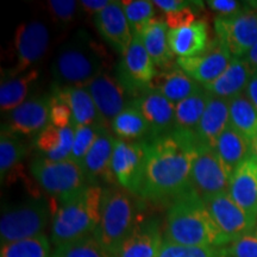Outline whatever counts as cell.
I'll return each mask as SVG.
<instances>
[{
    "label": "cell",
    "instance_id": "obj_1",
    "mask_svg": "<svg viewBox=\"0 0 257 257\" xmlns=\"http://www.w3.org/2000/svg\"><path fill=\"white\" fill-rule=\"evenodd\" d=\"M198 147L195 133L179 130L148 143L136 197L157 204H170L188 191Z\"/></svg>",
    "mask_w": 257,
    "mask_h": 257
},
{
    "label": "cell",
    "instance_id": "obj_2",
    "mask_svg": "<svg viewBox=\"0 0 257 257\" xmlns=\"http://www.w3.org/2000/svg\"><path fill=\"white\" fill-rule=\"evenodd\" d=\"M163 238L189 246H225L231 243L218 229L202 199L192 188L169 204Z\"/></svg>",
    "mask_w": 257,
    "mask_h": 257
},
{
    "label": "cell",
    "instance_id": "obj_3",
    "mask_svg": "<svg viewBox=\"0 0 257 257\" xmlns=\"http://www.w3.org/2000/svg\"><path fill=\"white\" fill-rule=\"evenodd\" d=\"M110 55L87 31L79 30L57 51L51 66L54 87L82 86L106 72Z\"/></svg>",
    "mask_w": 257,
    "mask_h": 257
},
{
    "label": "cell",
    "instance_id": "obj_4",
    "mask_svg": "<svg viewBox=\"0 0 257 257\" xmlns=\"http://www.w3.org/2000/svg\"><path fill=\"white\" fill-rule=\"evenodd\" d=\"M104 188L87 185L68 200L60 202L51 219V243L55 246L94 234L100 220Z\"/></svg>",
    "mask_w": 257,
    "mask_h": 257
},
{
    "label": "cell",
    "instance_id": "obj_5",
    "mask_svg": "<svg viewBox=\"0 0 257 257\" xmlns=\"http://www.w3.org/2000/svg\"><path fill=\"white\" fill-rule=\"evenodd\" d=\"M138 197L118 186L104 188L101 199L100 220L94 236L106 251L115 257L136 226L140 216Z\"/></svg>",
    "mask_w": 257,
    "mask_h": 257
},
{
    "label": "cell",
    "instance_id": "obj_6",
    "mask_svg": "<svg viewBox=\"0 0 257 257\" xmlns=\"http://www.w3.org/2000/svg\"><path fill=\"white\" fill-rule=\"evenodd\" d=\"M50 214L47 199L38 195L8 206L0 220L2 246L43 234L49 224Z\"/></svg>",
    "mask_w": 257,
    "mask_h": 257
},
{
    "label": "cell",
    "instance_id": "obj_7",
    "mask_svg": "<svg viewBox=\"0 0 257 257\" xmlns=\"http://www.w3.org/2000/svg\"><path fill=\"white\" fill-rule=\"evenodd\" d=\"M30 172L41 188L59 202L68 200L89 185L82 167L70 159L50 161L38 156L32 160Z\"/></svg>",
    "mask_w": 257,
    "mask_h": 257
},
{
    "label": "cell",
    "instance_id": "obj_8",
    "mask_svg": "<svg viewBox=\"0 0 257 257\" xmlns=\"http://www.w3.org/2000/svg\"><path fill=\"white\" fill-rule=\"evenodd\" d=\"M231 174L225 168L214 148L199 144L191 172V188L202 201L229 193Z\"/></svg>",
    "mask_w": 257,
    "mask_h": 257
},
{
    "label": "cell",
    "instance_id": "obj_9",
    "mask_svg": "<svg viewBox=\"0 0 257 257\" xmlns=\"http://www.w3.org/2000/svg\"><path fill=\"white\" fill-rule=\"evenodd\" d=\"M157 74L156 66L144 48L140 36H134L133 43L121 55L114 76L133 99L150 87Z\"/></svg>",
    "mask_w": 257,
    "mask_h": 257
},
{
    "label": "cell",
    "instance_id": "obj_10",
    "mask_svg": "<svg viewBox=\"0 0 257 257\" xmlns=\"http://www.w3.org/2000/svg\"><path fill=\"white\" fill-rule=\"evenodd\" d=\"M214 30L232 57L243 59L257 43V11L244 9L230 17H217Z\"/></svg>",
    "mask_w": 257,
    "mask_h": 257
},
{
    "label": "cell",
    "instance_id": "obj_11",
    "mask_svg": "<svg viewBox=\"0 0 257 257\" xmlns=\"http://www.w3.org/2000/svg\"><path fill=\"white\" fill-rule=\"evenodd\" d=\"M50 46V31L43 22L31 21L21 24L15 35L16 64L10 75L28 72L47 55Z\"/></svg>",
    "mask_w": 257,
    "mask_h": 257
},
{
    "label": "cell",
    "instance_id": "obj_12",
    "mask_svg": "<svg viewBox=\"0 0 257 257\" xmlns=\"http://www.w3.org/2000/svg\"><path fill=\"white\" fill-rule=\"evenodd\" d=\"M149 142H126L115 138L112 172L119 187L136 195L142 179Z\"/></svg>",
    "mask_w": 257,
    "mask_h": 257
},
{
    "label": "cell",
    "instance_id": "obj_13",
    "mask_svg": "<svg viewBox=\"0 0 257 257\" xmlns=\"http://www.w3.org/2000/svg\"><path fill=\"white\" fill-rule=\"evenodd\" d=\"M227 48L216 38L204 53L192 57H179L176 63L199 85L207 86L219 78L232 61Z\"/></svg>",
    "mask_w": 257,
    "mask_h": 257
},
{
    "label": "cell",
    "instance_id": "obj_14",
    "mask_svg": "<svg viewBox=\"0 0 257 257\" xmlns=\"http://www.w3.org/2000/svg\"><path fill=\"white\" fill-rule=\"evenodd\" d=\"M92 95L102 123L111 128L112 121L134 100L114 75L104 72L85 86Z\"/></svg>",
    "mask_w": 257,
    "mask_h": 257
},
{
    "label": "cell",
    "instance_id": "obj_15",
    "mask_svg": "<svg viewBox=\"0 0 257 257\" xmlns=\"http://www.w3.org/2000/svg\"><path fill=\"white\" fill-rule=\"evenodd\" d=\"M204 204L210 212L212 219L217 224L218 229L231 242L251 234L255 230L256 224H253L245 212L231 199L229 193L206 199L204 200Z\"/></svg>",
    "mask_w": 257,
    "mask_h": 257
},
{
    "label": "cell",
    "instance_id": "obj_16",
    "mask_svg": "<svg viewBox=\"0 0 257 257\" xmlns=\"http://www.w3.org/2000/svg\"><path fill=\"white\" fill-rule=\"evenodd\" d=\"M152 133V141L172 134L175 127V104L169 101L155 89L148 88L133 100Z\"/></svg>",
    "mask_w": 257,
    "mask_h": 257
},
{
    "label": "cell",
    "instance_id": "obj_17",
    "mask_svg": "<svg viewBox=\"0 0 257 257\" xmlns=\"http://www.w3.org/2000/svg\"><path fill=\"white\" fill-rule=\"evenodd\" d=\"M50 105L51 95L44 94L30 98L10 112L6 126L3 128L24 136L38 135L49 125Z\"/></svg>",
    "mask_w": 257,
    "mask_h": 257
},
{
    "label": "cell",
    "instance_id": "obj_18",
    "mask_svg": "<svg viewBox=\"0 0 257 257\" xmlns=\"http://www.w3.org/2000/svg\"><path fill=\"white\" fill-rule=\"evenodd\" d=\"M94 25L99 35L120 55L125 54L134 40L130 25L124 14L121 2H111L94 16Z\"/></svg>",
    "mask_w": 257,
    "mask_h": 257
},
{
    "label": "cell",
    "instance_id": "obj_19",
    "mask_svg": "<svg viewBox=\"0 0 257 257\" xmlns=\"http://www.w3.org/2000/svg\"><path fill=\"white\" fill-rule=\"evenodd\" d=\"M163 240V226L159 217L140 218L118 257H156Z\"/></svg>",
    "mask_w": 257,
    "mask_h": 257
},
{
    "label": "cell",
    "instance_id": "obj_20",
    "mask_svg": "<svg viewBox=\"0 0 257 257\" xmlns=\"http://www.w3.org/2000/svg\"><path fill=\"white\" fill-rule=\"evenodd\" d=\"M114 142L115 137L110 134V128H105L89 149L81 165L89 185H98L100 181L110 186L117 184L112 172Z\"/></svg>",
    "mask_w": 257,
    "mask_h": 257
},
{
    "label": "cell",
    "instance_id": "obj_21",
    "mask_svg": "<svg viewBox=\"0 0 257 257\" xmlns=\"http://www.w3.org/2000/svg\"><path fill=\"white\" fill-rule=\"evenodd\" d=\"M229 195L257 224V160L252 155L231 175Z\"/></svg>",
    "mask_w": 257,
    "mask_h": 257
},
{
    "label": "cell",
    "instance_id": "obj_22",
    "mask_svg": "<svg viewBox=\"0 0 257 257\" xmlns=\"http://www.w3.org/2000/svg\"><path fill=\"white\" fill-rule=\"evenodd\" d=\"M201 87V85L180 68L178 63L170 64L167 68L157 72L150 83V88L161 93L175 105L194 94Z\"/></svg>",
    "mask_w": 257,
    "mask_h": 257
},
{
    "label": "cell",
    "instance_id": "obj_23",
    "mask_svg": "<svg viewBox=\"0 0 257 257\" xmlns=\"http://www.w3.org/2000/svg\"><path fill=\"white\" fill-rule=\"evenodd\" d=\"M53 95L59 100L66 102L72 110L73 126L85 125H104L96 106L87 88L82 86H66L54 87ZM106 127V126H105ZM108 128V127H107Z\"/></svg>",
    "mask_w": 257,
    "mask_h": 257
},
{
    "label": "cell",
    "instance_id": "obj_24",
    "mask_svg": "<svg viewBox=\"0 0 257 257\" xmlns=\"http://www.w3.org/2000/svg\"><path fill=\"white\" fill-rule=\"evenodd\" d=\"M229 124L230 100L213 96L195 128V136L199 144L214 148L218 137Z\"/></svg>",
    "mask_w": 257,
    "mask_h": 257
},
{
    "label": "cell",
    "instance_id": "obj_25",
    "mask_svg": "<svg viewBox=\"0 0 257 257\" xmlns=\"http://www.w3.org/2000/svg\"><path fill=\"white\" fill-rule=\"evenodd\" d=\"M168 42L174 55L192 57L204 53L208 44V27L204 21H195L187 27L169 29Z\"/></svg>",
    "mask_w": 257,
    "mask_h": 257
},
{
    "label": "cell",
    "instance_id": "obj_26",
    "mask_svg": "<svg viewBox=\"0 0 257 257\" xmlns=\"http://www.w3.org/2000/svg\"><path fill=\"white\" fill-rule=\"evenodd\" d=\"M75 127L73 125L66 128H57L48 125L37 135L35 147L41 153V157L50 161L69 160L72 155Z\"/></svg>",
    "mask_w": 257,
    "mask_h": 257
},
{
    "label": "cell",
    "instance_id": "obj_27",
    "mask_svg": "<svg viewBox=\"0 0 257 257\" xmlns=\"http://www.w3.org/2000/svg\"><path fill=\"white\" fill-rule=\"evenodd\" d=\"M252 74L245 61L233 57L229 67L219 78L204 87L213 96L231 100L234 96L245 92Z\"/></svg>",
    "mask_w": 257,
    "mask_h": 257
},
{
    "label": "cell",
    "instance_id": "obj_28",
    "mask_svg": "<svg viewBox=\"0 0 257 257\" xmlns=\"http://www.w3.org/2000/svg\"><path fill=\"white\" fill-rule=\"evenodd\" d=\"M214 150L231 175L251 156V144L230 124L218 137Z\"/></svg>",
    "mask_w": 257,
    "mask_h": 257
},
{
    "label": "cell",
    "instance_id": "obj_29",
    "mask_svg": "<svg viewBox=\"0 0 257 257\" xmlns=\"http://www.w3.org/2000/svg\"><path fill=\"white\" fill-rule=\"evenodd\" d=\"M168 31V25L166 22L155 18L143 29L140 35L144 48L152 57L153 62L161 69L167 68L170 64L174 63L173 62L174 53L169 46Z\"/></svg>",
    "mask_w": 257,
    "mask_h": 257
},
{
    "label": "cell",
    "instance_id": "obj_30",
    "mask_svg": "<svg viewBox=\"0 0 257 257\" xmlns=\"http://www.w3.org/2000/svg\"><path fill=\"white\" fill-rule=\"evenodd\" d=\"M117 138L126 142H152V133L146 118L131 101L111 124Z\"/></svg>",
    "mask_w": 257,
    "mask_h": 257
},
{
    "label": "cell",
    "instance_id": "obj_31",
    "mask_svg": "<svg viewBox=\"0 0 257 257\" xmlns=\"http://www.w3.org/2000/svg\"><path fill=\"white\" fill-rule=\"evenodd\" d=\"M213 95L202 86L198 92L175 105L174 130L195 133L199 121Z\"/></svg>",
    "mask_w": 257,
    "mask_h": 257
},
{
    "label": "cell",
    "instance_id": "obj_32",
    "mask_svg": "<svg viewBox=\"0 0 257 257\" xmlns=\"http://www.w3.org/2000/svg\"><path fill=\"white\" fill-rule=\"evenodd\" d=\"M38 70L30 69L19 75L10 76L0 86V108L2 112H11L25 102L31 86L37 81Z\"/></svg>",
    "mask_w": 257,
    "mask_h": 257
},
{
    "label": "cell",
    "instance_id": "obj_33",
    "mask_svg": "<svg viewBox=\"0 0 257 257\" xmlns=\"http://www.w3.org/2000/svg\"><path fill=\"white\" fill-rule=\"evenodd\" d=\"M230 125L250 144L257 138V108L244 93L230 100Z\"/></svg>",
    "mask_w": 257,
    "mask_h": 257
},
{
    "label": "cell",
    "instance_id": "obj_34",
    "mask_svg": "<svg viewBox=\"0 0 257 257\" xmlns=\"http://www.w3.org/2000/svg\"><path fill=\"white\" fill-rule=\"evenodd\" d=\"M29 147L22 138L16 134L10 133L6 128L2 130L0 136V175L4 180L9 172H11L16 166L28 155Z\"/></svg>",
    "mask_w": 257,
    "mask_h": 257
},
{
    "label": "cell",
    "instance_id": "obj_35",
    "mask_svg": "<svg viewBox=\"0 0 257 257\" xmlns=\"http://www.w3.org/2000/svg\"><path fill=\"white\" fill-rule=\"evenodd\" d=\"M51 257H115L106 251L94 234L56 246Z\"/></svg>",
    "mask_w": 257,
    "mask_h": 257
},
{
    "label": "cell",
    "instance_id": "obj_36",
    "mask_svg": "<svg viewBox=\"0 0 257 257\" xmlns=\"http://www.w3.org/2000/svg\"><path fill=\"white\" fill-rule=\"evenodd\" d=\"M0 257H51L50 242L47 236L32 237L2 246Z\"/></svg>",
    "mask_w": 257,
    "mask_h": 257
},
{
    "label": "cell",
    "instance_id": "obj_37",
    "mask_svg": "<svg viewBox=\"0 0 257 257\" xmlns=\"http://www.w3.org/2000/svg\"><path fill=\"white\" fill-rule=\"evenodd\" d=\"M124 14L134 36H140L143 29L155 19V5L148 0H126L121 2Z\"/></svg>",
    "mask_w": 257,
    "mask_h": 257
},
{
    "label": "cell",
    "instance_id": "obj_38",
    "mask_svg": "<svg viewBox=\"0 0 257 257\" xmlns=\"http://www.w3.org/2000/svg\"><path fill=\"white\" fill-rule=\"evenodd\" d=\"M156 257H229L225 246H189L163 240Z\"/></svg>",
    "mask_w": 257,
    "mask_h": 257
},
{
    "label": "cell",
    "instance_id": "obj_39",
    "mask_svg": "<svg viewBox=\"0 0 257 257\" xmlns=\"http://www.w3.org/2000/svg\"><path fill=\"white\" fill-rule=\"evenodd\" d=\"M104 125H85V126H76L75 135H74V143L73 150L70 160L74 162L79 163L80 166L82 165L83 160L89 152L93 144L96 141V138L100 136V134L105 130Z\"/></svg>",
    "mask_w": 257,
    "mask_h": 257
},
{
    "label": "cell",
    "instance_id": "obj_40",
    "mask_svg": "<svg viewBox=\"0 0 257 257\" xmlns=\"http://www.w3.org/2000/svg\"><path fill=\"white\" fill-rule=\"evenodd\" d=\"M79 8V3L74 2V0H50L48 2V9H49L51 17L62 27H67L75 21Z\"/></svg>",
    "mask_w": 257,
    "mask_h": 257
},
{
    "label": "cell",
    "instance_id": "obj_41",
    "mask_svg": "<svg viewBox=\"0 0 257 257\" xmlns=\"http://www.w3.org/2000/svg\"><path fill=\"white\" fill-rule=\"evenodd\" d=\"M229 257H257V233L240 237L225 245Z\"/></svg>",
    "mask_w": 257,
    "mask_h": 257
},
{
    "label": "cell",
    "instance_id": "obj_42",
    "mask_svg": "<svg viewBox=\"0 0 257 257\" xmlns=\"http://www.w3.org/2000/svg\"><path fill=\"white\" fill-rule=\"evenodd\" d=\"M49 124L57 128H66L73 125V114L70 107L53 94H51Z\"/></svg>",
    "mask_w": 257,
    "mask_h": 257
},
{
    "label": "cell",
    "instance_id": "obj_43",
    "mask_svg": "<svg viewBox=\"0 0 257 257\" xmlns=\"http://www.w3.org/2000/svg\"><path fill=\"white\" fill-rule=\"evenodd\" d=\"M191 8H186L184 10H180V11L165 14V22L168 25V28L179 29L194 23L195 14L193 12Z\"/></svg>",
    "mask_w": 257,
    "mask_h": 257
},
{
    "label": "cell",
    "instance_id": "obj_44",
    "mask_svg": "<svg viewBox=\"0 0 257 257\" xmlns=\"http://www.w3.org/2000/svg\"><path fill=\"white\" fill-rule=\"evenodd\" d=\"M207 5L219 14L218 17H230V16L239 14L244 9L240 3L234 2V0H210L207 2Z\"/></svg>",
    "mask_w": 257,
    "mask_h": 257
},
{
    "label": "cell",
    "instance_id": "obj_45",
    "mask_svg": "<svg viewBox=\"0 0 257 257\" xmlns=\"http://www.w3.org/2000/svg\"><path fill=\"white\" fill-rule=\"evenodd\" d=\"M153 3L157 9H160L165 14L180 11V10L191 8V6H194V4H197L194 2H185V0H155Z\"/></svg>",
    "mask_w": 257,
    "mask_h": 257
},
{
    "label": "cell",
    "instance_id": "obj_46",
    "mask_svg": "<svg viewBox=\"0 0 257 257\" xmlns=\"http://www.w3.org/2000/svg\"><path fill=\"white\" fill-rule=\"evenodd\" d=\"M111 0H81L79 2L80 9H82L83 14L93 16L98 15L99 12H101L106 6L110 5Z\"/></svg>",
    "mask_w": 257,
    "mask_h": 257
},
{
    "label": "cell",
    "instance_id": "obj_47",
    "mask_svg": "<svg viewBox=\"0 0 257 257\" xmlns=\"http://www.w3.org/2000/svg\"><path fill=\"white\" fill-rule=\"evenodd\" d=\"M244 94L251 101V104L257 108V73H253L251 79L246 86Z\"/></svg>",
    "mask_w": 257,
    "mask_h": 257
},
{
    "label": "cell",
    "instance_id": "obj_48",
    "mask_svg": "<svg viewBox=\"0 0 257 257\" xmlns=\"http://www.w3.org/2000/svg\"><path fill=\"white\" fill-rule=\"evenodd\" d=\"M245 63L252 73H257V43L251 48V50L243 57Z\"/></svg>",
    "mask_w": 257,
    "mask_h": 257
},
{
    "label": "cell",
    "instance_id": "obj_49",
    "mask_svg": "<svg viewBox=\"0 0 257 257\" xmlns=\"http://www.w3.org/2000/svg\"><path fill=\"white\" fill-rule=\"evenodd\" d=\"M251 155L257 160V138L253 141V143L251 144Z\"/></svg>",
    "mask_w": 257,
    "mask_h": 257
},
{
    "label": "cell",
    "instance_id": "obj_50",
    "mask_svg": "<svg viewBox=\"0 0 257 257\" xmlns=\"http://www.w3.org/2000/svg\"><path fill=\"white\" fill-rule=\"evenodd\" d=\"M256 233H257V230H256Z\"/></svg>",
    "mask_w": 257,
    "mask_h": 257
}]
</instances>
